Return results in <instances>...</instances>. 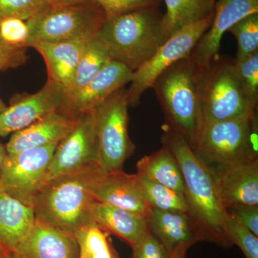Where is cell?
<instances>
[{
    "label": "cell",
    "mask_w": 258,
    "mask_h": 258,
    "mask_svg": "<svg viewBox=\"0 0 258 258\" xmlns=\"http://www.w3.org/2000/svg\"><path fill=\"white\" fill-rule=\"evenodd\" d=\"M126 89L120 88L93 111L98 143V166L105 171L123 170L125 160L134 152L128 135Z\"/></svg>",
    "instance_id": "cell-8"
},
{
    "label": "cell",
    "mask_w": 258,
    "mask_h": 258,
    "mask_svg": "<svg viewBox=\"0 0 258 258\" xmlns=\"http://www.w3.org/2000/svg\"><path fill=\"white\" fill-rule=\"evenodd\" d=\"M163 18L158 8L129 12L106 19L95 37L111 60L134 73L150 60L169 39Z\"/></svg>",
    "instance_id": "cell-2"
},
{
    "label": "cell",
    "mask_w": 258,
    "mask_h": 258,
    "mask_svg": "<svg viewBox=\"0 0 258 258\" xmlns=\"http://www.w3.org/2000/svg\"><path fill=\"white\" fill-rule=\"evenodd\" d=\"M87 0H47V5L50 6H59V5H68L79 4Z\"/></svg>",
    "instance_id": "cell-37"
},
{
    "label": "cell",
    "mask_w": 258,
    "mask_h": 258,
    "mask_svg": "<svg viewBox=\"0 0 258 258\" xmlns=\"http://www.w3.org/2000/svg\"><path fill=\"white\" fill-rule=\"evenodd\" d=\"M104 12L106 19L125 14L129 12L158 8L162 0H88Z\"/></svg>",
    "instance_id": "cell-33"
},
{
    "label": "cell",
    "mask_w": 258,
    "mask_h": 258,
    "mask_svg": "<svg viewBox=\"0 0 258 258\" xmlns=\"http://www.w3.org/2000/svg\"><path fill=\"white\" fill-rule=\"evenodd\" d=\"M106 20L98 5L87 1L79 4L50 6L28 20L30 44L91 39Z\"/></svg>",
    "instance_id": "cell-7"
},
{
    "label": "cell",
    "mask_w": 258,
    "mask_h": 258,
    "mask_svg": "<svg viewBox=\"0 0 258 258\" xmlns=\"http://www.w3.org/2000/svg\"><path fill=\"white\" fill-rule=\"evenodd\" d=\"M236 70L247 99L254 108L258 103V52L236 62Z\"/></svg>",
    "instance_id": "cell-30"
},
{
    "label": "cell",
    "mask_w": 258,
    "mask_h": 258,
    "mask_svg": "<svg viewBox=\"0 0 258 258\" xmlns=\"http://www.w3.org/2000/svg\"><path fill=\"white\" fill-rule=\"evenodd\" d=\"M80 249V255L86 258H118L113 252L107 232L96 225L88 226L75 235Z\"/></svg>",
    "instance_id": "cell-27"
},
{
    "label": "cell",
    "mask_w": 258,
    "mask_h": 258,
    "mask_svg": "<svg viewBox=\"0 0 258 258\" xmlns=\"http://www.w3.org/2000/svg\"><path fill=\"white\" fill-rule=\"evenodd\" d=\"M13 253L17 258H80L74 235L37 219Z\"/></svg>",
    "instance_id": "cell-17"
},
{
    "label": "cell",
    "mask_w": 258,
    "mask_h": 258,
    "mask_svg": "<svg viewBox=\"0 0 258 258\" xmlns=\"http://www.w3.org/2000/svg\"><path fill=\"white\" fill-rule=\"evenodd\" d=\"M213 18L214 13L174 32L150 60L133 73L130 87L126 90L129 106L139 104L142 95L152 88L155 79L164 70L176 61L189 57L199 40L210 28Z\"/></svg>",
    "instance_id": "cell-9"
},
{
    "label": "cell",
    "mask_w": 258,
    "mask_h": 258,
    "mask_svg": "<svg viewBox=\"0 0 258 258\" xmlns=\"http://www.w3.org/2000/svg\"><path fill=\"white\" fill-rule=\"evenodd\" d=\"M162 143L179 164L184 181L187 214L198 226L204 241L225 248L231 247L227 231L228 215L218 198L212 171L187 142L171 129L165 131Z\"/></svg>",
    "instance_id": "cell-1"
},
{
    "label": "cell",
    "mask_w": 258,
    "mask_h": 258,
    "mask_svg": "<svg viewBox=\"0 0 258 258\" xmlns=\"http://www.w3.org/2000/svg\"><path fill=\"white\" fill-rule=\"evenodd\" d=\"M94 166L47 181L32 202L36 219L74 236L84 227L96 225L92 206L96 201L88 189Z\"/></svg>",
    "instance_id": "cell-3"
},
{
    "label": "cell",
    "mask_w": 258,
    "mask_h": 258,
    "mask_svg": "<svg viewBox=\"0 0 258 258\" xmlns=\"http://www.w3.org/2000/svg\"><path fill=\"white\" fill-rule=\"evenodd\" d=\"M152 88L162 108L168 128L181 136L192 148L201 127V113L199 71L189 56L164 70Z\"/></svg>",
    "instance_id": "cell-4"
},
{
    "label": "cell",
    "mask_w": 258,
    "mask_h": 258,
    "mask_svg": "<svg viewBox=\"0 0 258 258\" xmlns=\"http://www.w3.org/2000/svg\"><path fill=\"white\" fill-rule=\"evenodd\" d=\"M10 252H10V251L7 250V249L3 248V247L0 246V258H6L7 256H8Z\"/></svg>",
    "instance_id": "cell-40"
},
{
    "label": "cell",
    "mask_w": 258,
    "mask_h": 258,
    "mask_svg": "<svg viewBox=\"0 0 258 258\" xmlns=\"http://www.w3.org/2000/svg\"><path fill=\"white\" fill-rule=\"evenodd\" d=\"M6 258H17L15 257V254L13 253V252H10L9 254H8V256H7Z\"/></svg>",
    "instance_id": "cell-42"
},
{
    "label": "cell",
    "mask_w": 258,
    "mask_h": 258,
    "mask_svg": "<svg viewBox=\"0 0 258 258\" xmlns=\"http://www.w3.org/2000/svg\"><path fill=\"white\" fill-rule=\"evenodd\" d=\"M132 247L134 258H169L165 247L149 230Z\"/></svg>",
    "instance_id": "cell-34"
},
{
    "label": "cell",
    "mask_w": 258,
    "mask_h": 258,
    "mask_svg": "<svg viewBox=\"0 0 258 258\" xmlns=\"http://www.w3.org/2000/svg\"><path fill=\"white\" fill-rule=\"evenodd\" d=\"M111 60L108 52L96 37L86 42L72 81L66 92V99L74 96Z\"/></svg>",
    "instance_id": "cell-25"
},
{
    "label": "cell",
    "mask_w": 258,
    "mask_h": 258,
    "mask_svg": "<svg viewBox=\"0 0 258 258\" xmlns=\"http://www.w3.org/2000/svg\"><path fill=\"white\" fill-rule=\"evenodd\" d=\"M135 176L142 197L151 208L187 213V205L184 195L141 174H136Z\"/></svg>",
    "instance_id": "cell-26"
},
{
    "label": "cell",
    "mask_w": 258,
    "mask_h": 258,
    "mask_svg": "<svg viewBox=\"0 0 258 258\" xmlns=\"http://www.w3.org/2000/svg\"><path fill=\"white\" fill-rule=\"evenodd\" d=\"M147 221L149 231L169 254L181 247L189 249L194 244L204 241L198 226L186 212L152 208Z\"/></svg>",
    "instance_id": "cell-18"
},
{
    "label": "cell",
    "mask_w": 258,
    "mask_h": 258,
    "mask_svg": "<svg viewBox=\"0 0 258 258\" xmlns=\"http://www.w3.org/2000/svg\"><path fill=\"white\" fill-rule=\"evenodd\" d=\"M47 5V0H0V19L17 18L28 20Z\"/></svg>",
    "instance_id": "cell-32"
},
{
    "label": "cell",
    "mask_w": 258,
    "mask_h": 258,
    "mask_svg": "<svg viewBox=\"0 0 258 258\" xmlns=\"http://www.w3.org/2000/svg\"><path fill=\"white\" fill-rule=\"evenodd\" d=\"M7 156H8V153H7L5 147L3 144H0V190H1L2 176H3V168H4Z\"/></svg>",
    "instance_id": "cell-38"
},
{
    "label": "cell",
    "mask_w": 258,
    "mask_h": 258,
    "mask_svg": "<svg viewBox=\"0 0 258 258\" xmlns=\"http://www.w3.org/2000/svg\"><path fill=\"white\" fill-rule=\"evenodd\" d=\"M64 99L63 88L47 80L40 91L20 96L0 113V137L27 128L44 117L60 111Z\"/></svg>",
    "instance_id": "cell-12"
},
{
    "label": "cell",
    "mask_w": 258,
    "mask_h": 258,
    "mask_svg": "<svg viewBox=\"0 0 258 258\" xmlns=\"http://www.w3.org/2000/svg\"><path fill=\"white\" fill-rule=\"evenodd\" d=\"M27 60L26 49L11 48L0 42V71L16 69Z\"/></svg>",
    "instance_id": "cell-36"
},
{
    "label": "cell",
    "mask_w": 258,
    "mask_h": 258,
    "mask_svg": "<svg viewBox=\"0 0 258 258\" xmlns=\"http://www.w3.org/2000/svg\"><path fill=\"white\" fill-rule=\"evenodd\" d=\"M57 146L53 144L8 154L1 190L32 207L34 198L45 184L47 169Z\"/></svg>",
    "instance_id": "cell-10"
},
{
    "label": "cell",
    "mask_w": 258,
    "mask_h": 258,
    "mask_svg": "<svg viewBox=\"0 0 258 258\" xmlns=\"http://www.w3.org/2000/svg\"><path fill=\"white\" fill-rule=\"evenodd\" d=\"M166 13L163 25L168 37L181 28L208 18L217 0H164Z\"/></svg>",
    "instance_id": "cell-24"
},
{
    "label": "cell",
    "mask_w": 258,
    "mask_h": 258,
    "mask_svg": "<svg viewBox=\"0 0 258 258\" xmlns=\"http://www.w3.org/2000/svg\"><path fill=\"white\" fill-rule=\"evenodd\" d=\"M76 122V118L62 111L51 113L13 133L5 147L7 153L17 154L26 149L58 144L72 130Z\"/></svg>",
    "instance_id": "cell-19"
},
{
    "label": "cell",
    "mask_w": 258,
    "mask_h": 258,
    "mask_svg": "<svg viewBox=\"0 0 258 258\" xmlns=\"http://www.w3.org/2000/svg\"><path fill=\"white\" fill-rule=\"evenodd\" d=\"M6 107L7 106L5 104L4 102L2 101L1 98H0V113L4 111Z\"/></svg>",
    "instance_id": "cell-41"
},
{
    "label": "cell",
    "mask_w": 258,
    "mask_h": 258,
    "mask_svg": "<svg viewBox=\"0 0 258 258\" xmlns=\"http://www.w3.org/2000/svg\"><path fill=\"white\" fill-rule=\"evenodd\" d=\"M237 42L236 62L258 52V13L245 17L228 30Z\"/></svg>",
    "instance_id": "cell-28"
},
{
    "label": "cell",
    "mask_w": 258,
    "mask_h": 258,
    "mask_svg": "<svg viewBox=\"0 0 258 258\" xmlns=\"http://www.w3.org/2000/svg\"><path fill=\"white\" fill-rule=\"evenodd\" d=\"M227 235L231 243L237 244L245 258H258V238L248 229L230 216L227 220Z\"/></svg>",
    "instance_id": "cell-31"
},
{
    "label": "cell",
    "mask_w": 258,
    "mask_h": 258,
    "mask_svg": "<svg viewBox=\"0 0 258 258\" xmlns=\"http://www.w3.org/2000/svg\"><path fill=\"white\" fill-rule=\"evenodd\" d=\"M137 174L174 190L184 196V181L175 157L163 147L157 152L146 156L137 164Z\"/></svg>",
    "instance_id": "cell-23"
},
{
    "label": "cell",
    "mask_w": 258,
    "mask_h": 258,
    "mask_svg": "<svg viewBox=\"0 0 258 258\" xmlns=\"http://www.w3.org/2000/svg\"><path fill=\"white\" fill-rule=\"evenodd\" d=\"M188 248L181 247L169 254V258H186V251Z\"/></svg>",
    "instance_id": "cell-39"
},
{
    "label": "cell",
    "mask_w": 258,
    "mask_h": 258,
    "mask_svg": "<svg viewBox=\"0 0 258 258\" xmlns=\"http://www.w3.org/2000/svg\"><path fill=\"white\" fill-rule=\"evenodd\" d=\"M80 258H86L85 257H83L82 255H80Z\"/></svg>",
    "instance_id": "cell-43"
},
{
    "label": "cell",
    "mask_w": 258,
    "mask_h": 258,
    "mask_svg": "<svg viewBox=\"0 0 258 258\" xmlns=\"http://www.w3.org/2000/svg\"><path fill=\"white\" fill-rule=\"evenodd\" d=\"M227 215L258 237V205H242L226 210Z\"/></svg>",
    "instance_id": "cell-35"
},
{
    "label": "cell",
    "mask_w": 258,
    "mask_h": 258,
    "mask_svg": "<svg viewBox=\"0 0 258 258\" xmlns=\"http://www.w3.org/2000/svg\"><path fill=\"white\" fill-rule=\"evenodd\" d=\"M132 77L133 72L123 64L109 60L81 91L64 99L60 111L74 118L93 111L113 93L130 83Z\"/></svg>",
    "instance_id": "cell-15"
},
{
    "label": "cell",
    "mask_w": 258,
    "mask_h": 258,
    "mask_svg": "<svg viewBox=\"0 0 258 258\" xmlns=\"http://www.w3.org/2000/svg\"><path fill=\"white\" fill-rule=\"evenodd\" d=\"M92 39V38H91ZM91 39L32 44L46 64L48 81L60 85L64 93L69 88L86 42Z\"/></svg>",
    "instance_id": "cell-20"
},
{
    "label": "cell",
    "mask_w": 258,
    "mask_h": 258,
    "mask_svg": "<svg viewBox=\"0 0 258 258\" xmlns=\"http://www.w3.org/2000/svg\"><path fill=\"white\" fill-rule=\"evenodd\" d=\"M192 149L210 169L257 159V113L204 123Z\"/></svg>",
    "instance_id": "cell-6"
},
{
    "label": "cell",
    "mask_w": 258,
    "mask_h": 258,
    "mask_svg": "<svg viewBox=\"0 0 258 258\" xmlns=\"http://www.w3.org/2000/svg\"><path fill=\"white\" fill-rule=\"evenodd\" d=\"M92 215L98 227L107 233L118 236L131 247L149 230L146 217L108 204L95 202Z\"/></svg>",
    "instance_id": "cell-21"
},
{
    "label": "cell",
    "mask_w": 258,
    "mask_h": 258,
    "mask_svg": "<svg viewBox=\"0 0 258 258\" xmlns=\"http://www.w3.org/2000/svg\"><path fill=\"white\" fill-rule=\"evenodd\" d=\"M88 189L96 202L124 209L147 219L152 212L139 190L135 174H126L123 170L105 171L95 165Z\"/></svg>",
    "instance_id": "cell-14"
},
{
    "label": "cell",
    "mask_w": 258,
    "mask_h": 258,
    "mask_svg": "<svg viewBox=\"0 0 258 258\" xmlns=\"http://www.w3.org/2000/svg\"><path fill=\"white\" fill-rule=\"evenodd\" d=\"M33 208L0 190V246L10 252L28 235L35 222Z\"/></svg>",
    "instance_id": "cell-22"
},
{
    "label": "cell",
    "mask_w": 258,
    "mask_h": 258,
    "mask_svg": "<svg viewBox=\"0 0 258 258\" xmlns=\"http://www.w3.org/2000/svg\"><path fill=\"white\" fill-rule=\"evenodd\" d=\"M28 20L17 18L0 19V42L15 49H26L30 44Z\"/></svg>",
    "instance_id": "cell-29"
},
{
    "label": "cell",
    "mask_w": 258,
    "mask_h": 258,
    "mask_svg": "<svg viewBox=\"0 0 258 258\" xmlns=\"http://www.w3.org/2000/svg\"><path fill=\"white\" fill-rule=\"evenodd\" d=\"M225 210L258 205V158L210 169Z\"/></svg>",
    "instance_id": "cell-16"
},
{
    "label": "cell",
    "mask_w": 258,
    "mask_h": 258,
    "mask_svg": "<svg viewBox=\"0 0 258 258\" xmlns=\"http://www.w3.org/2000/svg\"><path fill=\"white\" fill-rule=\"evenodd\" d=\"M198 71L201 125L257 113L244 93L235 59L219 55Z\"/></svg>",
    "instance_id": "cell-5"
},
{
    "label": "cell",
    "mask_w": 258,
    "mask_h": 258,
    "mask_svg": "<svg viewBox=\"0 0 258 258\" xmlns=\"http://www.w3.org/2000/svg\"><path fill=\"white\" fill-rule=\"evenodd\" d=\"M258 13V0H217L211 25L199 40L189 59L198 70H203L219 55L222 36L235 23Z\"/></svg>",
    "instance_id": "cell-13"
},
{
    "label": "cell",
    "mask_w": 258,
    "mask_h": 258,
    "mask_svg": "<svg viewBox=\"0 0 258 258\" xmlns=\"http://www.w3.org/2000/svg\"><path fill=\"white\" fill-rule=\"evenodd\" d=\"M98 143L93 111L76 118V124L57 144L47 169L45 183L57 176L98 165Z\"/></svg>",
    "instance_id": "cell-11"
}]
</instances>
